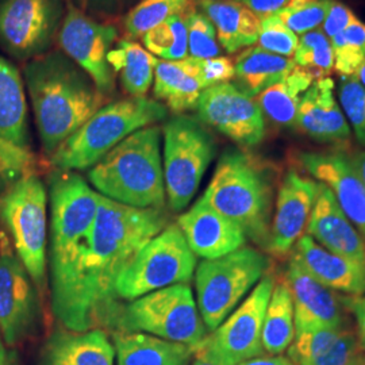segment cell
Returning <instances> with one entry per match:
<instances>
[{
    "label": "cell",
    "mask_w": 365,
    "mask_h": 365,
    "mask_svg": "<svg viewBox=\"0 0 365 365\" xmlns=\"http://www.w3.org/2000/svg\"><path fill=\"white\" fill-rule=\"evenodd\" d=\"M49 279L53 313L72 331L93 327L84 291V267L101 195L72 170L51 178Z\"/></svg>",
    "instance_id": "1"
},
{
    "label": "cell",
    "mask_w": 365,
    "mask_h": 365,
    "mask_svg": "<svg viewBox=\"0 0 365 365\" xmlns=\"http://www.w3.org/2000/svg\"><path fill=\"white\" fill-rule=\"evenodd\" d=\"M167 226L164 209H135L101 195L84 267V291L93 327L106 324L115 307L118 277Z\"/></svg>",
    "instance_id": "2"
},
{
    "label": "cell",
    "mask_w": 365,
    "mask_h": 365,
    "mask_svg": "<svg viewBox=\"0 0 365 365\" xmlns=\"http://www.w3.org/2000/svg\"><path fill=\"white\" fill-rule=\"evenodd\" d=\"M41 143L48 155L106 106V95L64 56L52 53L25 69Z\"/></svg>",
    "instance_id": "3"
},
{
    "label": "cell",
    "mask_w": 365,
    "mask_h": 365,
    "mask_svg": "<svg viewBox=\"0 0 365 365\" xmlns=\"http://www.w3.org/2000/svg\"><path fill=\"white\" fill-rule=\"evenodd\" d=\"M161 130L155 125L133 133L88 172L99 195L135 209H164L165 182Z\"/></svg>",
    "instance_id": "4"
},
{
    "label": "cell",
    "mask_w": 365,
    "mask_h": 365,
    "mask_svg": "<svg viewBox=\"0 0 365 365\" xmlns=\"http://www.w3.org/2000/svg\"><path fill=\"white\" fill-rule=\"evenodd\" d=\"M202 199L238 225L247 238L267 249L274 185L268 168L255 157L241 150L225 152Z\"/></svg>",
    "instance_id": "5"
},
{
    "label": "cell",
    "mask_w": 365,
    "mask_h": 365,
    "mask_svg": "<svg viewBox=\"0 0 365 365\" xmlns=\"http://www.w3.org/2000/svg\"><path fill=\"white\" fill-rule=\"evenodd\" d=\"M167 117V108L146 98H129L106 105L52 153L58 170L92 168L133 133Z\"/></svg>",
    "instance_id": "6"
},
{
    "label": "cell",
    "mask_w": 365,
    "mask_h": 365,
    "mask_svg": "<svg viewBox=\"0 0 365 365\" xmlns=\"http://www.w3.org/2000/svg\"><path fill=\"white\" fill-rule=\"evenodd\" d=\"M106 327L113 331L148 333L197 348L207 329L188 284H175L130 300L111 310Z\"/></svg>",
    "instance_id": "7"
},
{
    "label": "cell",
    "mask_w": 365,
    "mask_h": 365,
    "mask_svg": "<svg viewBox=\"0 0 365 365\" xmlns=\"http://www.w3.org/2000/svg\"><path fill=\"white\" fill-rule=\"evenodd\" d=\"M4 222L14 250L33 283L43 294L48 282V192L33 173L16 179L0 200Z\"/></svg>",
    "instance_id": "8"
},
{
    "label": "cell",
    "mask_w": 365,
    "mask_h": 365,
    "mask_svg": "<svg viewBox=\"0 0 365 365\" xmlns=\"http://www.w3.org/2000/svg\"><path fill=\"white\" fill-rule=\"evenodd\" d=\"M268 267V257L249 247L215 260L202 261L196 267V304L209 331L235 312L265 276Z\"/></svg>",
    "instance_id": "9"
},
{
    "label": "cell",
    "mask_w": 365,
    "mask_h": 365,
    "mask_svg": "<svg viewBox=\"0 0 365 365\" xmlns=\"http://www.w3.org/2000/svg\"><path fill=\"white\" fill-rule=\"evenodd\" d=\"M196 256L178 225L155 235L118 277L115 298L134 300L146 294L187 284L195 274Z\"/></svg>",
    "instance_id": "10"
},
{
    "label": "cell",
    "mask_w": 365,
    "mask_h": 365,
    "mask_svg": "<svg viewBox=\"0 0 365 365\" xmlns=\"http://www.w3.org/2000/svg\"><path fill=\"white\" fill-rule=\"evenodd\" d=\"M163 170L165 195L172 211L185 209L215 156V144L209 131L194 118L178 115L163 129Z\"/></svg>",
    "instance_id": "11"
},
{
    "label": "cell",
    "mask_w": 365,
    "mask_h": 365,
    "mask_svg": "<svg viewBox=\"0 0 365 365\" xmlns=\"http://www.w3.org/2000/svg\"><path fill=\"white\" fill-rule=\"evenodd\" d=\"M274 287V276L265 274L235 312L203 339L222 364L237 365L262 356V325Z\"/></svg>",
    "instance_id": "12"
},
{
    "label": "cell",
    "mask_w": 365,
    "mask_h": 365,
    "mask_svg": "<svg viewBox=\"0 0 365 365\" xmlns=\"http://www.w3.org/2000/svg\"><path fill=\"white\" fill-rule=\"evenodd\" d=\"M37 294L9 235L0 232V336L6 345H16L33 330L38 318Z\"/></svg>",
    "instance_id": "13"
},
{
    "label": "cell",
    "mask_w": 365,
    "mask_h": 365,
    "mask_svg": "<svg viewBox=\"0 0 365 365\" xmlns=\"http://www.w3.org/2000/svg\"><path fill=\"white\" fill-rule=\"evenodd\" d=\"M197 117L242 148H253L265 137V119L257 102L235 84L222 83L200 93Z\"/></svg>",
    "instance_id": "14"
},
{
    "label": "cell",
    "mask_w": 365,
    "mask_h": 365,
    "mask_svg": "<svg viewBox=\"0 0 365 365\" xmlns=\"http://www.w3.org/2000/svg\"><path fill=\"white\" fill-rule=\"evenodd\" d=\"M117 29L93 21L78 7L71 6L58 33L61 49L90 76L102 93L114 88L113 69L107 54L117 39Z\"/></svg>",
    "instance_id": "15"
},
{
    "label": "cell",
    "mask_w": 365,
    "mask_h": 365,
    "mask_svg": "<svg viewBox=\"0 0 365 365\" xmlns=\"http://www.w3.org/2000/svg\"><path fill=\"white\" fill-rule=\"evenodd\" d=\"M57 18L54 0H4L0 4V42L18 57L42 52L51 42Z\"/></svg>",
    "instance_id": "16"
},
{
    "label": "cell",
    "mask_w": 365,
    "mask_h": 365,
    "mask_svg": "<svg viewBox=\"0 0 365 365\" xmlns=\"http://www.w3.org/2000/svg\"><path fill=\"white\" fill-rule=\"evenodd\" d=\"M318 190L319 182L288 170L277 194L267 250L283 257L294 249L307 227Z\"/></svg>",
    "instance_id": "17"
},
{
    "label": "cell",
    "mask_w": 365,
    "mask_h": 365,
    "mask_svg": "<svg viewBox=\"0 0 365 365\" xmlns=\"http://www.w3.org/2000/svg\"><path fill=\"white\" fill-rule=\"evenodd\" d=\"M299 161L317 182L333 192L365 244V190L352 160L342 153H300Z\"/></svg>",
    "instance_id": "18"
},
{
    "label": "cell",
    "mask_w": 365,
    "mask_h": 365,
    "mask_svg": "<svg viewBox=\"0 0 365 365\" xmlns=\"http://www.w3.org/2000/svg\"><path fill=\"white\" fill-rule=\"evenodd\" d=\"M196 257L215 260L245 247L247 235L238 225L212 209L202 197L176 223Z\"/></svg>",
    "instance_id": "19"
},
{
    "label": "cell",
    "mask_w": 365,
    "mask_h": 365,
    "mask_svg": "<svg viewBox=\"0 0 365 365\" xmlns=\"http://www.w3.org/2000/svg\"><path fill=\"white\" fill-rule=\"evenodd\" d=\"M306 232L321 247L365 268L364 241L339 207L333 192L322 182H319Z\"/></svg>",
    "instance_id": "20"
},
{
    "label": "cell",
    "mask_w": 365,
    "mask_h": 365,
    "mask_svg": "<svg viewBox=\"0 0 365 365\" xmlns=\"http://www.w3.org/2000/svg\"><path fill=\"white\" fill-rule=\"evenodd\" d=\"M286 284L294 303L295 331L344 325L337 298L307 274L294 257L288 262Z\"/></svg>",
    "instance_id": "21"
},
{
    "label": "cell",
    "mask_w": 365,
    "mask_h": 365,
    "mask_svg": "<svg viewBox=\"0 0 365 365\" xmlns=\"http://www.w3.org/2000/svg\"><path fill=\"white\" fill-rule=\"evenodd\" d=\"M333 91L331 78H317L304 92L298 107L294 126L319 143H344L351 135L349 123Z\"/></svg>",
    "instance_id": "22"
},
{
    "label": "cell",
    "mask_w": 365,
    "mask_h": 365,
    "mask_svg": "<svg viewBox=\"0 0 365 365\" xmlns=\"http://www.w3.org/2000/svg\"><path fill=\"white\" fill-rule=\"evenodd\" d=\"M291 252V257L322 286L352 297L364 295V267L321 247L307 235L300 237Z\"/></svg>",
    "instance_id": "23"
},
{
    "label": "cell",
    "mask_w": 365,
    "mask_h": 365,
    "mask_svg": "<svg viewBox=\"0 0 365 365\" xmlns=\"http://www.w3.org/2000/svg\"><path fill=\"white\" fill-rule=\"evenodd\" d=\"M114 344L103 330H60L45 345L42 365H114Z\"/></svg>",
    "instance_id": "24"
},
{
    "label": "cell",
    "mask_w": 365,
    "mask_h": 365,
    "mask_svg": "<svg viewBox=\"0 0 365 365\" xmlns=\"http://www.w3.org/2000/svg\"><path fill=\"white\" fill-rule=\"evenodd\" d=\"M197 9L215 27L217 38L227 53H235L257 42L261 19L237 0H197Z\"/></svg>",
    "instance_id": "25"
},
{
    "label": "cell",
    "mask_w": 365,
    "mask_h": 365,
    "mask_svg": "<svg viewBox=\"0 0 365 365\" xmlns=\"http://www.w3.org/2000/svg\"><path fill=\"white\" fill-rule=\"evenodd\" d=\"M118 365H188L196 348L148 333L113 331Z\"/></svg>",
    "instance_id": "26"
},
{
    "label": "cell",
    "mask_w": 365,
    "mask_h": 365,
    "mask_svg": "<svg viewBox=\"0 0 365 365\" xmlns=\"http://www.w3.org/2000/svg\"><path fill=\"white\" fill-rule=\"evenodd\" d=\"M205 87L200 81L196 58L185 57L179 61L157 60L153 93L173 113L196 108Z\"/></svg>",
    "instance_id": "27"
},
{
    "label": "cell",
    "mask_w": 365,
    "mask_h": 365,
    "mask_svg": "<svg viewBox=\"0 0 365 365\" xmlns=\"http://www.w3.org/2000/svg\"><path fill=\"white\" fill-rule=\"evenodd\" d=\"M0 138L26 149L27 103L24 81L18 69L0 57Z\"/></svg>",
    "instance_id": "28"
},
{
    "label": "cell",
    "mask_w": 365,
    "mask_h": 365,
    "mask_svg": "<svg viewBox=\"0 0 365 365\" xmlns=\"http://www.w3.org/2000/svg\"><path fill=\"white\" fill-rule=\"evenodd\" d=\"M235 68V86L253 98L288 76L297 66L292 58L252 46L237 56Z\"/></svg>",
    "instance_id": "29"
},
{
    "label": "cell",
    "mask_w": 365,
    "mask_h": 365,
    "mask_svg": "<svg viewBox=\"0 0 365 365\" xmlns=\"http://www.w3.org/2000/svg\"><path fill=\"white\" fill-rule=\"evenodd\" d=\"M313 75L297 66L288 76L260 92L256 102L276 125L294 126L300 101L314 83Z\"/></svg>",
    "instance_id": "30"
},
{
    "label": "cell",
    "mask_w": 365,
    "mask_h": 365,
    "mask_svg": "<svg viewBox=\"0 0 365 365\" xmlns=\"http://www.w3.org/2000/svg\"><path fill=\"white\" fill-rule=\"evenodd\" d=\"M107 61L119 73L125 91L133 98H144L155 78L157 58L152 53L137 42L122 39L108 52Z\"/></svg>",
    "instance_id": "31"
},
{
    "label": "cell",
    "mask_w": 365,
    "mask_h": 365,
    "mask_svg": "<svg viewBox=\"0 0 365 365\" xmlns=\"http://www.w3.org/2000/svg\"><path fill=\"white\" fill-rule=\"evenodd\" d=\"M295 337L294 303L286 282L274 284L262 325V349L272 356L286 352Z\"/></svg>",
    "instance_id": "32"
},
{
    "label": "cell",
    "mask_w": 365,
    "mask_h": 365,
    "mask_svg": "<svg viewBox=\"0 0 365 365\" xmlns=\"http://www.w3.org/2000/svg\"><path fill=\"white\" fill-rule=\"evenodd\" d=\"M190 13L172 15L148 31L141 37L145 49L165 61H179L188 57L187 15Z\"/></svg>",
    "instance_id": "33"
},
{
    "label": "cell",
    "mask_w": 365,
    "mask_h": 365,
    "mask_svg": "<svg viewBox=\"0 0 365 365\" xmlns=\"http://www.w3.org/2000/svg\"><path fill=\"white\" fill-rule=\"evenodd\" d=\"M194 0H141L125 16V29L131 38H141L172 15L192 11Z\"/></svg>",
    "instance_id": "34"
},
{
    "label": "cell",
    "mask_w": 365,
    "mask_h": 365,
    "mask_svg": "<svg viewBox=\"0 0 365 365\" xmlns=\"http://www.w3.org/2000/svg\"><path fill=\"white\" fill-rule=\"evenodd\" d=\"M292 57L295 66L310 72L315 80L329 78L334 69V53L331 41L319 29L300 37L297 51Z\"/></svg>",
    "instance_id": "35"
},
{
    "label": "cell",
    "mask_w": 365,
    "mask_h": 365,
    "mask_svg": "<svg viewBox=\"0 0 365 365\" xmlns=\"http://www.w3.org/2000/svg\"><path fill=\"white\" fill-rule=\"evenodd\" d=\"M331 41L334 53V69L342 78L357 76L365 61V25L360 21L353 24Z\"/></svg>",
    "instance_id": "36"
},
{
    "label": "cell",
    "mask_w": 365,
    "mask_h": 365,
    "mask_svg": "<svg viewBox=\"0 0 365 365\" xmlns=\"http://www.w3.org/2000/svg\"><path fill=\"white\" fill-rule=\"evenodd\" d=\"M330 0H289L276 16L295 34H306L321 26Z\"/></svg>",
    "instance_id": "37"
},
{
    "label": "cell",
    "mask_w": 365,
    "mask_h": 365,
    "mask_svg": "<svg viewBox=\"0 0 365 365\" xmlns=\"http://www.w3.org/2000/svg\"><path fill=\"white\" fill-rule=\"evenodd\" d=\"M344 325L336 327H321L309 331H295V337L289 345L288 356L295 365L312 361L327 352V349L339 339Z\"/></svg>",
    "instance_id": "38"
},
{
    "label": "cell",
    "mask_w": 365,
    "mask_h": 365,
    "mask_svg": "<svg viewBox=\"0 0 365 365\" xmlns=\"http://www.w3.org/2000/svg\"><path fill=\"white\" fill-rule=\"evenodd\" d=\"M187 30L190 57L197 60H207L221 56V48L217 38L215 27L205 14L196 11V9L188 14Z\"/></svg>",
    "instance_id": "39"
},
{
    "label": "cell",
    "mask_w": 365,
    "mask_h": 365,
    "mask_svg": "<svg viewBox=\"0 0 365 365\" xmlns=\"http://www.w3.org/2000/svg\"><path fill=\"white\" fill-rule=\"evenodd\" d=\"M339 99L345 118L352 125L356 138L365 146V88L357 76L342 78Z\"/></svg>",
    "instance_id": "40"
},
{
    "label": "cell",
    "mask_w": 365,
    "mask_h": 365,
    "mask_svg": "<svg viewBox=\"0 0 365 365\" xmlns=\"http://www.w3.org/2000/svg\"><path fill=\"white\" fill-rule=\"evenodd\" d=\"M298 36L291 31L276 14L261 18L259 46L267 52L291 58L298 46Z\"/></svg>",
    "instance_id": "41"
},
{
    "label": "cell",
    "mask_w": 365,
    "mask_h": 365,
    "mask_svg": "<svg viewBox=\"0 0 365 365\" xmlns=\"http://www.w3.org/2000/svg\"><path fill=\"white\" fill-rule=\"evenodd\" d=\"M302 365H365V363L357 336L345 329L327 352Z\"/></svg>",
    "instance_id": "42"
},
{
    "label": "cell",
    "mask_w": 365,
    "mask_h": 365,
    "mask_svg": "<svg viewBox=\"0 0 365 365\" xmlns=\"http://www.w3.org/2000/svg\"><path fill=\"white\" fill-rule=\"evenodd\" d=\"M196 66L205 90L222 83H229V80L235 78V61L229 57L218 56L207 60L196 58Z\"/></svg>",
    "instance_id": "43"
},
{
    "label": "cell",
    "mask_w": 365,
    "mask_h": 365,
    "mask_svg": "<svg viewBox=\"0 0 365 365\" xmlns=\"http://www.w3.org/2000/svg\"><path fill=\"white\" fill-rule=\"evenodd\" d=\"M0 164L6 170L7 178L19 179L21 176L29 173L31 156L26 149L14 146L0 138Z\"/></svg>",
    "instance_id": "44"
},
{
    "label": "cell",
    "mask_w": 365,
    "mask_h": 365,
    "mask_svg": "<svg viewBox=\"0 0 365 365\" xmlns=\"http://www.w3.org/2000/svg\"><path fill=\"white\" fill-rule=\"evenodd\" d=\"M359 19L353 14L349 7L339 3L337 0H330L329 10H327V18L324 21V33L327 34V38H333L348 27L352 26Z\"/></svg>",
    "instance_id": "45"
},
{
    "label": "cell",
    "mask_w": 365,
    "mask_h": 365,
    "mask_svg": "<svg viewBox=\"0 0 365 365\" xmlns=\"http://www.w3.org/2000/svg\"><path fill=\"white\" fill-rule=\"evenodd\" d=\"M357 322V339L365 363V297H352L344 300Z\"/></svg>",
    "instance_id": "46"
},
{
    "label": "cell",
    "mask_w": 365,
    "mask_h": 365,
    "mask_svg": "<svg viewBox=\"0 0 365 365\" xmlns=\"http://www.w3.org/2000/svg\"><path fill=\"white\" fill-rule=\"evenodd\" d=\"M247 6L250 11L256 14L259 18H265L279 13L289 0H237Z\"/></svg>",
    "instance_id": "47"
},
{
    "label": "cell",
    "mask_w": 365,
    "mask_h": 365,
    "mask_svg": "<svg viewBox=\"0 0 365 365\" xmlns=\"http://www.w3.org/2000/svg\"><path fill=\"white\" fill-rule=\"evenodd\" d=\"M191 365H223L221 361L214 356V353L210 351L209 348L202 342L196 348L194 354V361Z\"/></svg>",
    "instance_id": "48"
},
{
    "label": "cell",
    "mask_w": 365,
    "mask_h": 365,
    "mask_svg": "<svg viewBox=\"0 0 365 365\" xmlns=\"http://www.w3.org/2000/svg\"><path fill=\"white\" fill-rule=\"evenodd\" d=\"M237 365H295L287 357L283 356H259L255 359H249Z\"/></svg>",
    "instance_id": "49"
},
{
    "label": "cell",
    "mask_w": 365,
    "mask_h": 365,
    "mask_svg": "<svg viewBox=\"0 0 365 365\" xmlns=\"http://www.w3.org/2000/svg\"><path fill=\"white\" fill-rule=\"evenodd\" d=\"M351 160H352L353 167H354V170L357 172L359 179L363 182L365 190V152L357 153V155L353 156Z\"/></svg>",
    "instance_id": "50"
},
{
    "label": "cell",
    "mask_w": 365,
    "mask_h": 365,
    "mask_svg": "<svg viewBox=\"0 0 365 365\" xmlns=\"http://www.w3.org/2000/svg\"><path fill=\"white\" fill-rule=\"evenodd\" d=\"M0 365H11L9 353L6 351V346H4L1 336H0Z\"/></svg>",
    "instance_id": "51"
},
{
    "label": "cell",
    "mask_w": 365,
    "mask_h": 365,
    "mask_svg": "<svg viewBox=\"0 0 365 365\" xmlns=\"http://www.w3.org/2000/svg\"><path fill=\"white\" fill-rule=\"evenodd\" d=\"M75 3L78 4V10H81V11H86L90 6H91L92 3H93V0H75Z\"/></svg>",
    "instance_id": "52"
},
{
    "label": "cell",
    "mask_w": 365,
    "mask_h": 365,
    "mask_svg": "<svg viewBox=\"0 0 365 365\" xmlns=\"http://www.w3.org/2000/svg\"><path fill=\"white\" fill-rule=\"evenodd\" d=\"M357 78L360 80V83L364 86L365 88V61L360 66V69H359V72H357Z\"/></svg>",
    "instance_id": "53"
},
{
    "label": "cell",
    "mask_w": 365,
    "mask_h": 365,
    "mask_svg": "<svg viewBox=\"0 0 365 365\" xmlns=\"http://www.w3.org/2000/svg\"><path fill=\"white\" fill-rule=\"evenodd\" d=\"M0 173H3V175L6 176V170H4V168L1 167V164H0Z\"/></svg>",
    "instance_id": "54"
},
{
    "label": "cell",
    "mask_w": 365,
    "mask_h": 365,
    "mask_svg": "<svg viewBox=\"0 0 365 365\" xmlns=\"http://www.w3.org/2000/svg\"><path fill=\"white\" fill-rule=\"evenodd\" d=\"M195 1H197V0H195Z\"/></svg>",
    "instance_id": "55"
}]
</instances>
